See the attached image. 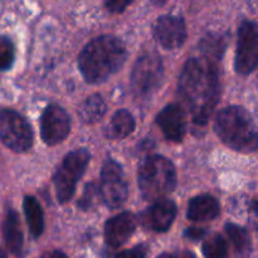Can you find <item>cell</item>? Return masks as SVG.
Instances as JSON below:
<instances>
[{"mask_svg":"<svg viewBox=\"0 0 258 258\" xmlns=\"http://www.w3.org/2000/svg\"><path fill=\"white\" fill-rule=\"evenodd\" d=\"M178 92L194 123L206 126L221 95L217 60L207 57L189 59L181 71Z\"/></svg>","mask_w":258,"mask_h":258,"instance_id":"obj_1","label":"cell"},{"mask_svg":"<svg viewBox=\"0 0 258 258\" xmlns=\"http://www.w3.org/2000/svg\"><path fill=\"white\" fill-rule=\"evenodd\" d=\"M127 49L120 38L101 35L91 40L78 57V67L88 83H101L122 68Z\"/></svg>","mask_w":258,"mask_h":258,"instance_id":"obj_2","label":"cell"},{"mask_svg":"<svg viewBox=\"0 0 258 258\" xmlns=\"http://www.w3.org/2000/svg\"><path fill=\"white\" fill-rule=\"evenodd\" d=\"M214 130L226 145L241 153H253L257 149L256 123L251 113L239 106H229L218 112Z\"/></svg>","mask_w":258,"mask_h":258,"instance_id":"obj_3","label":"cell"},{"mask_svg":"<svg viewBox=\"0 0 258 258\" xmlns=\"http://www.w3.org/2000/svg\"><path fill=\"white\" fill-rule=\"evenodd\" d=\"M141 196L146 201L166 198L176 186V171L169 159L160 155L148 156L138 171Z\"/></svg>","mask_w":258,"mask_h":258,"instance_id":"obj_4","label":"cell"},{"mask_svg":"<svg viewBox=\"0 0 258 258\" xmlns=\"http://www.w3.org/2000/svg\"><path fill=\"white\" fill-rule=\"evenodd\" d=\"M87 149H77L66 155L53 178L55 194L60 203H67L75 194L77 183L85 174L90 163Z\"/></svg>","mask_w":258,"mask_h":258,"instance_id":"obj_5","label":"cell"},{"mask_svg":"<svg viewBox=\"0 0 258 258\" xmlns=\"http://www.w3.org/2000/svg\"><path fill=\"white\" fill-rule=\"evenodd\" d=\"M164 66L160 57L148 53L136 60L131 72V88L136 97H146L160 86Z\"/></svg>","mask_w":258,"mask_h":258,"instance_id":"obj_6","label":"cell"},{"mask_svg":"<svg viewBox=\"0 0 258 258\" xmlns=\"http://www.w3.org/2000/svg\"><path fill=\"white\" fill-rule=\"evenodd\" d=\"M0 141L12 150L23 153L32 148L33 130L23 116L12 110L0 111Z\"/></svg>","mask_w":258,"mask_h":258,"instance_id":"obj_7","label":"cell"},{"mask_svg":"<svg viewBox=\"0 0 258 258\" xmlns=\"http://www.w3.org/2000/svg\"><path fill=\"white\" fill-rule=\"evenodd\" d=\"M100 196L103 203L110 208H120L128 196V184L122 168L113 160H107L102 168Z\"/></svg>","mask_w":258,"mask_h":258,"instance_id":"obj_8","label":"cell"},{"mask_svg":"<svg viewBox=\"0 0 258 258\" xmlns=\"http://www.w3.org/2000/svg\"><path fill=\"white\" fill-rule=\"evenodd\" d=\"M258 63V34L256 24L243 20L238 29L236 50V71L247 76L253 72Z\"/></svg>","mask_w":258,"mask_h":258,"instance_id":"obj_9","label":"cell"},{"mask_svg":"<svg viewBox=\"0 0 258 258\" xmlns=\"http://www.w3.org/2000/svg\"><path fill=\"white\" fill-rule=\"evenodd\" d=\"M153 34L165 49L180 48L188 37L185 20L178 15H163L154 23Z\"/></svg>","mask_w":258,"mask_h":258,"instance_id":"obj_10","label":"cell"},{"mask_svg":"<svg viewBox=\"0 0 258 258\" xmlns=\"http://www.w3.org/2000/svg\"><path fill=\"white\" fill-rule=\"evenodd\" d=\"M70 134V117L60 106L49 105L40 117V136L47 145L62 143Z\"/></svg>","mask_w":258,"mask_h":258,"instance_id":"obj_11","label":"cell"},{"mask_svg":"<svg viewBox=\"0 0 258 258\" xmlns=\"http://www.w3.org/2000/svg\"><path fill=\"white\" fill-rule=\"evenodd\" d=\"M178 208L176 204L170 199H159L154 202L140 216V222L145 228L150 231L164 233L169 231L176 218Z\"/></svg>","mask_w":258,"mask_h":258,"instance_id":"obj_12","label":"cell"},{"mask_svg":"<svg viewBox=\"0 0 258 258\" xmlns=\"http://www.w3.org/2000/svg\"><path fill=\"white\" fill-rule=\"evenodd\" d=\"M156 123L168 140L179 143L186 133V116L183 108L176 103L165 106L156 116Z\"/></svg>","mask_w":258,"mask_h":258,"instance_id":"obj_13","label":"cell"},{"mask_svg":"<svg viewBox=\"0 0 258 258\" xmlns=\"http://www.w3.org/2000/svg\"><path fill=\"white\" fill-rule=\"evenodd\" d=\"M136 219L128 212L117 214L105 224V242L111 248H120L134 234Z\"/></svg>","mask_w":258,"mask_h":258,"instance_id":"obj_14","label":"cell"},{"mask_svg":"<svg viewBox=\"0 0 258 258\" xmlns=\"http://www.w3.org/2000/svg\"><path fill=\"white\" fill-rule=\"evenodd\" d=\"M3 239L8 251L17 258H23L24 254V237L20 227L19 216L15 211L9 209L7 212L2 226Z\"/></svg>","mask_w":258,"mask_h":258,"instance_id":"obj_15","label":"cell"},{"mask_svg":"<svg viewBox=\"0 0 258 258\" xmlns=\"http://www.w3.org/2000/svg\"><path fill=\"white\" fill-rule=\"evenodd\" d=\"M219 214V203L211 194L194 197L188 207L186 216L193 222L213 221Z\"/></svg>","mask_w":258,"mask_h":258,"instance_id":"obj_16","label":"cell"},{"mask_svg":"<svg viewBox=\"0 0 258 258\" xmlns=\"http://www.w3.org/2000/svg\"><path fill=\"white\" fill-rule=\"evenodd\" d=\"M135 130V120L127 110H118L106 127V136L111 140L127 138Z\"/></svg>","mask_w":258,"mask_h":258,"instance_id":"obj_17","label":"cell"},{"mask_svg":"<svg viewBox=\"0 0 258 258\" xmlns=\"http://www.w3.org/2000/svg\"><path fill=\"white\" fill-rule=\"evenodd\" d=\"M23 209L30 233L34 238H38L44 231V213L39 202L34 197L27 196L23 201Z\"/></svg>","mask_w":258,"mask_h":258,"instance_id":"obj_18","label":"cell"},{"mask_svg":"<svg viewBox=\"0 0 258 258\" xmlns=\"http://www.w3.org/2000/svg\"><path fill=\"white\" fill-rule=\"evenodd\" d=\"M226 232L229 241L233 244L234 252L238 258H249L252 253V241L249 233L243 227L233 223L226 224Z\"/></svg>","mask_w":258,"mask_h":258,"instance_id":"obj_19","label":"cell"},{"mask_svg":"<svg viewBox=\"0 0 258 258\" xmlns=\"http://www.w3.org/2000/svg\"><path fill=\"white\" fill-rule=\"evenodd\" d=\"M106 103L100 95H93L86 98L78 108L81 120L86 123H95L103 117L106 112Z\"/></svg>","mask_w":258,"mask_h":258,"instance_id":"obj_20","label":"cell"},{"mask_svg":"<svg viewBox=\"0 0 258 258\" xmlns=\"http://www.w3.org/2000/svg\"><path fill=\"white\" fill-rule=\"evenodd\" d=\"M204 258H228V244L221 234H213L202 246Z\"/></svg>","mask_w":258,"mask_h":258,"instance_id":"obj_21","label":"cell"},{"mask_svg":"<svg viewBox=\"0 0 258 258\" xmlns=\"http://www.w3.org/2000/svg\"><path fill=\"white\" fill-rule=\"evenodd\" d=\"M224 49L223 38L221 37H207L202 42V52L203 57L211 58V59H219V55Z\"/></svg>","mask_w":258,"mask_h":258,"instance_id":"obj_22","label":"cell"},{"mask_svg":"<svg viewBox=\"0 0 258 258\" xmlns=\"http://www.w3.org/2000/svg\"><path fill=\"white\" fill-rule=\"evenodd\" d=\"M15 58L14 44L7 37H0V71L8 70Z\"/></svg>","mask_w":258,"mask_h":258,"instance_id":"obj_23","label":"cell"},{"mask_svg":"<svg viewBox=\"0 0 258 258\" xmlns=\"http://www.w3.org/2000/svg\"><path fill=\"white\" fill-rule=\"evenodd\" d=\"M134 0H103L105 7L111 13H122Z\"/></svg>","mask_w":258,"mask_h":258,"instance_id":"obj_24","label":"cell"},{"mask_svg":"<svg viewBox=\"0 0 258 258\" xmlns=\"http://www.w3.org/2000/svg\"><path fill=\"white\" fill-rule=\"evenodd\" d=\"M115 258H146V248L144 246H136L116 254Z\"/></svg>","mask_w":258,"mask_h":258,"instance_id":"obj_25","label":"cell"},{"mask_svg":"<svg viewBox=\"0 0 258 258\" xmlns=\"http://www.w3.org/2000/svg\"><path fill=\"white\" fill-rule=\"evenodd\" d=\"M185 237H188L191 241H199V239L203 238L207 234V231L203 228H198V227H191V228H188L185 231Z\"/></svg>","mask_w":258,"mask_h":258,"instance_id":"obj_26","label":"cell"},{"mask_svg":"<svg viewBox=\"0 0 258 258\" xmlns=\"http://www.w3.org/2000/svg\"><path fill=\"white\" fill-rule=\"evenodd\" d=\"M40 258H68L67 254L63 253L62 251H49V252H45Z\"/></svg>","mask_w":258,"mask_h":258,"instance_id":"obj_27","label":"cell"},{"mask_svg":"<svg viewBox=\"0 0 258 258\" xmlns=\"http://www.w3.org/2000/svg\"><path fill=\"white\" fill-rule=\"evenodd\" d=\"M181 258H197V257L194 256V254L191 253V252H184L183 257H181Z\"/></svg>","mask_w":258,"mask_h":258,"instance_id":"obj_28","label":"cell"},{"mask_svg":"<svg viewBox=\"0 0 258 258\" xmlns=\"http://www.w3.org/2000/svg\"><path fill=\"white\" fill-rule=\"evenodd\" d=\"M158 258H175V257H174L173 254H170V253H161Z\"/></svg>","mask_w":258,"mask_h":258,"instance_id":"obj_29","label":"cell"},{"mask_svg":"<svg viewBox=\"0 0 258 258\" xmlns=\"http://www.w3.org/2000/svg\"><path fill=\"white\" fill-rule=\"evenodd\" d=\"M0 258H8V256H7V253H5L4 251H3L2 248H0Z\"/></svg>","mask_w":258,"mask_h":258,"instance_id":"obj_30","label":"cell"}]
</instances>
